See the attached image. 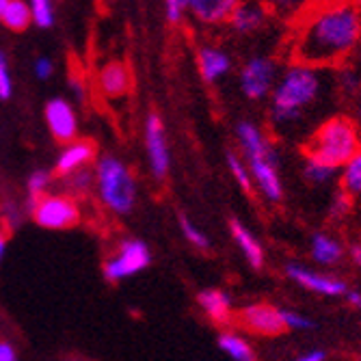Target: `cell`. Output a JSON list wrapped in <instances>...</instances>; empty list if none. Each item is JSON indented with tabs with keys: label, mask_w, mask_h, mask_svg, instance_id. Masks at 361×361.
Masks as SVG:
<instances>
[{
	"label": "cell",
	"mask_w": 361,
	"mask_h": 361,
	"mask_svg": "<svg viewBox=\"0 0 361 361\" xmlns=\"http://www.w3.org/2000/svg\"><path fill=\"white\" fill-rule=\"evenodd\" d=\"M95 186L100 192L102 204L123 216L130 214L137 206V182L135 176L123 162L115 156H104L97 162L95 169Z\"/></svg>",
	"instance_id": "5b68a950"
},
{
	"label": "cell",
	"mask_w": 361,
	"mask_h": 361,
	"mask_svg": "<svg viewBox=\"0 0 361 361\" xmlns=\"http://www.w3.org/2000/svg\"><path fill=\"white\" fill-rule=\"evenodd\" d=\"M279 312H281V320L286 324V329H301V331L316 329V322L299 312H294V310H279Z\"/></svg>",
	"instance_id": "d6a6232c"
},
{
	"label": "cell",
	"mask_w": 361,
	"mask_h": 361,
	"mask_svg": "<svg viewBox=\"0 0 361 361\" xmlns=\"http://www.w3.org/2000/svg\"><path fill=\"white\" fill-rule=\"evenodd\" d=\"M294 361H326V353H324V350H320V348H316V350H310V353H305V355L297 357Z\"/></svg>",
	"instance_id": "f35d334b"
},
{
	"label": "cell",
	"mask_w": 361,
	"mask_h": 361,
	"mask_svg": "<svg viewBox=\"0 0 361 361\" xmlns=\"http://www.w3.org/2000/svg\"><path fill=\"white\" fill-rule=\"evenodd\" d=\"M286 275L290 279L297 281L301 288L322 294V297H340V294L348 292L346 281L334 277V275H324V273H316L312 269H305L301 264H288L286 267Z\"/></svg>",
	"instance_id": "8fae6325"
},
{
	"label": "cell",
	"mask_w": 361,
	"mask_h": 361,
	"mask_svg": "<svg viewBox=\"0 0 361 361\" xmlns=\"http://www.w3.org/2000/svg\"><path fill=\"white\" fill-rule=\"evenodd\" d=\"M180 229H182V234H184V238L192 245V247H197V249H202V251H206V249H210V240H208V236L202 232L200 227H197L186 214H180Z\"/></svg>",
	"instance_id": "484cf974"
},
{
	"label": "cell",
	"mask_w": 361,
	"mask_h": 361,
	"mask_svg": "<svg viewBox=\"0 0 361 361\" xmlns=\"http://www.w3.org/2000/svg\"><path fill=\"white\" fill-rule=\"evenodd\" d=\"M130 72L121 61H111L106 63L100 72V87L109 97H121L130 91Z\"/></svg>",
	"instance_id": "d6986e66"
},
{
	"label": "cell",
	"mask_w": 361,
	"mask_h": 361,
	"mask_svg": "<svg viewBox=\"0 0 361 361\" xmlns=\"http://www.w3.org/2000/svg\"><path fill=\"white\" fill-rule=\"evenodd\" d=\"M359 147L361 143H359L357 126L353 123L350 117L338 115V117L326 119L312 135L305 147V154H307V160L320 162V165L338 171L357 154Z\"/></svg>",
	"instance_id": "277c9868"
},
{
	"label": "cell",
	"mask_w": 361,
	"mask_h": 361,
	"mask_svg": "<svg viewBox=\"0 0 361 361\" xmlns=\"http://www.w3.org/2000/svg\"><path fill=\"white\" fill-rule=\"evenodd\" d=\"M28 210L44 229H72L80 223V208L70 195H42L28 202Z\"/></svg>",
	"instance_id": "8992f818"
},
{
	"label": "cell",
	"mask_w": 361,
	"mask_h": 361,
	"mask_svg": "<svg viewBox=\"0 0 361 361\" xmlns=\"http://www.w3.org/2000/svg\"><path fill=\"white\" fill-rule=\"evenodd\" d=\"M28 7H30V16L32 22L42 28L52 26L54 22V11H52V3L50 0H28Z\"/></svg>",
	"instance_id": "f1b7e54d"
},
{
	"label": "cell",
	"mask_w": 361,
	"mask_h": 361,
	"mask_svg": "<svg viewBox=\"0 0 361 361\" xmlns=\"http://www.w3.org/2000/svg\"><path fill=\"white\" fill-rule=\"evenodd\" d=\"M240 0H184V7L204 24H221L229 20Z\"/></svg>",
	"instance_id": "5bb4252c"
},
{
	"label": "cell",
	"mask_w": 361,
	"mask_h": 361,
	"mask_svg": "<svg viewBox=\"0 0 361 361\" xmlns=\"http://www.w3.org/2000/svg\"><path fill=\"white\" fill-rule=\"evenodd\" d=\"M11 93H13V82H11V74H9L7 54L0 52V100H9Z\"/></svg>",
	"instance_id": "836d02e7"
},
{
	"label": "cell",
	"mask_w": 361,
	"mask_h": 361,
	"mask_svg": "<svg viewBox=\"0 0 361 361\" xmlns=\"http://www.w3.org/2000/svg\"><path fill=\"white\" fill-rule=\"evenodd\" d=\"M197 305L204 310V314L216 322V324H227L232 320V299L229 294L219 290V288H208L197 294Z\"/></svg>",
	"instance_id": "9a60e30c"
},
{
	"label": "cell",
	"mask_w": 361,
	"mask_h": 361,
	"mask_svg": "<svg viewBox=\"0 0 361 361\" xmlns=\"http://www.w3.org/2000/svg\"><path fill=\"white\" fill-rule=\"evenodd\" d=\"M46 123L50 128V135L59 143H72L78 135V119L74 106L63 97H54L46 104Z\"/></svg>",
	"instance_id": "7c38bea8"
},
{
	"label": "cell",
	"mask_w": 361,
	"mask_h": 361,
	"mask_svg": "<svg viewBox=\"0 0 361 361\" xmlns=\"http://www.w3.org/2000/svg\"><path fill=\"white\" fill-rule=\"evenodd\" d=\"M52 72H54V65H52V61H50V59L42 56V59H37V61H35V74H37V78L48 80V78L52 76Z\"/></svg>",
	"instance_id": "e575fe53"
},
{
	"label": "cell",
	"mask_w": 361,
	"mask_h": 361,
	"mask_svg": "<svg viewBox=\"0 0 361 361\" xmlns=\"http://www.w3.org/2000/svg\"><path fill=\"white\" fill-rule=\"evenodd\" d=\"M229 232H232V238L236 240L238 249L247 257L251 269H262V267H264V249H262L259 240L249 232V229L238 219L229 221Z\"/></svg>",
	"instance_id": "e0dca14e"
},
{
	"label": "cell",
	"mask_w": 361,
	"mask_h": 361,
	"mask_svg": "<svg viewBox=\"0 0 361 361\" xmlns=\"http://www.w3.org/2000/svg\"><path fill=\"white\" fill-rule=\"evenodd\" d=\"M338 89L342 91L344 97H355L361 91V72L355 68H342L338 72V80H336Z\"/></svg>",
	"instance_id": "d4e9b609"
},
{
	"label": "cell",
	"mask_w": 361,
	"mask_h": 361,
	"mask_svg": "<svg viewBox=\"0 0 361 361\" xmlns=\"http://www.w3.org/2000/svg\"><path fill=\"white\" fill-rule=\"evenodd\" d=\"M72 361H85V359H72Z\"/></svg>",
	"instance_id": "f6af8a7d"
},
{
	"label": "cell",
	"mask_w": 361,
	"mask_h": 361,
	"mask_svg": "<svg viewBox=\"0 0 361 361\" xmlns=\"http://www.w3.org/2000/svg\"><path fill=\"white\" fill-rule=\"evenodd\" d=\"M232 70V59H229L227 52L214 48V46H204L200 50V72L204 76L206 82H216L223 76L229 74Z\"/></svg>",
	"instance_id": "2e32d148"
},
{
	"label": "cell",
	"mask_w": 361,
	"mask_h": 361,
	"mask_svg": "<svg viewBox=\"0 0 361 361\" xmlns=\"http://www.w3.org/2000/svg\"><path fill=\"white\" fill-rule=\"evenodd\" d=\"M346 299H348V303H350L355 310H361V292H359V290H348V292H346Z\"/></svg>",
	"instance_id": "60d3db41"
},
{
	"label": "cell",
	"mask_w": 361,
	"mask_h": 361,
	"mask_svg": "<svg viewBox=\"0 0 361 361\" xmlns=\"http://www.w3.org/2000/svg\"><path fill=\"white\" fill-rule=\"evenodd\" d=\"M361 42V5L326 3L310 9L294 32L292 56L318 70L336 68Z\"/></svg>",
	"instance_id": "6da1fadb"
},
{
	"label": "cell",
	"mask_w": 361,
	"mask_h": 361,
	"mask_svg": "<svg viewBox=\"0 0 361 361\" xmlns=\"http://www.w3.org/2000/svg\"><path fill=\"white\" fill-rule=\"evenodd\" d=\"M229 22H232V28L243 32V35L253 32L267 22V9L257 0H245V3H238L234 13L229 16Z\"/></svg>",
	"instance_id": "ac0fdd59"
},
{
	"label": "cell",
	"mask_w": 361,
	"mask_h": 361,
	"mask_svg": "<svg viewBox=\"0 0 361 361\" xmlns=\"http://www.w3.org/2000/svg\"><path fill=\"white\" fill-rule=\"evenodd\" d=\"M348 255H350V262H353L355 267H361V243L353 245V247L348 249Z\"/></svg>",
	"instance_id": "b9f144b4"
},
{
	"label": "cell",
	"mask_w": 361,
	"mask_h": 361,
	"mask_svg": "<svg viewBox=\"0 0 361 361\" xmlns=\"http://www.w3.org/2000/svg\"><path fill=\"white\" fill-rule=\"evenodd\" d=\"M334 3H348V5H361V0H334Z\"/></svg>",
	"instance_id": "ee69618b"
},
{
	"label": "cell",
	"mask_w": 361,
	"mask_h": 361,
	"mask_svg": "<svg viewBox=\"0 0 361 361\" xmlns=\"http://www.w3.org/2000/svg\"><path fill=\"white\" fill-rule=\"evenodd\" d=\"M216 342H219V348H221L227 357H232L234 361H255V353H253L251 344H249L245 338L236 336V334L225 331V334L219 336Z\"/></svg>",
	"instance_id": "7402d4cb"
},
{
	"label": "cell",
	"mask_w": 361,
	"mask_h": 361,
	"mask_svg": "<svg viewBox=\"0 0 361 361\" xmlns=\"http://www.w3.org/2000/svg\"><path fill=\"white\" fill-rule=\"evenodd\" d=\"M340 182H342V190L348 192L350 197H359L361 195V147L342 167Z\"/></svg>",
	"instance_id": "603a6c76"
},
{
	"label": "cell",
	"mask_w": 361,
	"mask_h": 361,
	"mask_svg": "<svg viewBox=\"0 0 361 361\" xmlns=\"http://www.w3.org/2000/svg\"><path fill=\"white\" fill-rule=\"evenodd\" d=\"M52 182V176L44 169H37V171H32L28 182H26V190H28V202H35L39 200L42 195H46V188L50 186Z\"/></svg>",
	"instance_id": "f546056e"
},
{
	"label": "cell",
	"mask_w": 361,
	"mask_h": 361,
	"mask_svg": "<svg viewBox=\"0 0 361 361\" xmlns=\"http://www.w3.org/2000/svg\"><path fill=\"white\" fill-rule=\"evenodd\" d=\"M303 176L310 184H326L329 180H334L336 176V169L331 167H324L320 162H314V160H305V167H303Z\"/></svg>",
	"instance_id": "4dcf8cb0"
},
{
	"label": "cell",
	"mask_w": 361,
	"mask_h": 361,
	"mask_svg": "<svg viewBox=\"0 0 361 361\" xmlns=\"http://www.w3.org/2000/svg\"><path fill=\"white\" fill-rule=\"evenodd\" d=\"M238 322L245 326L247 331L255 334V336H281L286 334V324L281 320V312L279 307H273L269 303H253L247 305L243 310H238Z\"/></svg>",
	"instance_id": "30bf717a"
},
{
	"label": "cell",
	"mask_w": 361,
	"mask_h": 361,
	"mask_svg": "<svg viewBox=\"0 0 361 361\" xmlns=\"http://www.w3.org/2000/svg\"><path fill=\"white\" fill-rule=\"evenodd\" d=\"M257 3L267 11H273L279 16H294L307 5V0H257Z\"/></svg>",
	"instance_id": "83f0119b"
},
{
	"label": "cell",
	"mask_w": 361,
	"mask_h": 361,
	"mask_svg": "<svg viewBox=\"0 0 361 361\" xmlns=\"http://www.w3.org/2000/svg\"><path fill=\"white\" fill-rule=\"evenodd\" d=\"M236 137L247 160L251 180L259 186L262 195L269 202H281L283 184L277 171V156L271 141L262 135V130L251 121H240L236 126Z\"/></svg>",
	"instance_id": "3957f363"
},
{
	"label": "cell",
	"mask_w": 361,
	"mask_h": 361,
	"mask_svg": "<svg viewBox=\"0 0 361 361\" xmlns=\"http://www.w3.org/2000/svg\"><path fill=\"white\" fill-rule=\"evenodd\" d=\"M167 5V18L169 22H180L182 9H184V0H165Z\"/></svg>",
	"instance_id": "d590c367"
},
{
	"label": "cell",
	"mask_w": 361,
	"mask_h": 361,
	"mask_svg": "<svg viewBox=\"0 0 361 361\" xmlns=\"http://www.w3.org/2000/svg\"><path fill=\"white\" fill-rule=\"evenodd\" d=\"M0 361H18V353L9 342H0Z\"/></svg>",
	"instance_id": "8d00e7d4"
},
{
	"label": "cell",
	"mask_w": 361,
	"mask_h": 361,
	"mask_svg": "<svg viewBox=\"0 0 361 361\" xmlns=\"http://www.w3.org/2000/svg\"><path fill=\"white\" fill-rule=\"evenodd\" d=\"M324 85V70L294 61L283 70L271 91V119L277 126L297 123L318 100Z\"/></svg>",
	"instance_id": "7a4b0ae2"
},
{
	"label": "cell",
	"mask_w": 361,
	"mask_h": 361,
	"mask_svg": "<svg viewBox=\"0 0 361 361\" xmlns=\"http://www.w3.org/2000/svg\"><path fill=\"white\" fill-rule=\"evenodd\" d=\"M61 180H63V186H65V190H68V192L82 195V192H87L91 188V184L95 182V176L85 167V169H78L72 176L61 178Z\"/></svg>",
	"instance_id": "4316f807"
},
{
	"label": "cell",
	"mask_w": 361,
	"mask_h": 361,
	"mask_svg": "<svg viewBox=\"0 0 361 361\" xmlns=\"http://www.w3.org/2000/svg\"><path fill=\"white\" fill-rule=\"evenodd\" d=\"M152 262V251L143 240L128 238L123 240L117 251L104 262V279L109 283H119L128 277H133L141 271H145Z\"/></svg>",
	"instance_id": "52a82bcc"
},
{
	"label": "cell",
	"mask_w": 361,
	"mask_h": 361,
	"mask_svg": "<svg viewBox=\"0 0 361 361\" xmlns=\"http://www.w3.org/2000/svg\"><path fill=\"white\" fill-rule=\"evenodd\" d=\"M93 158H95V145L91 141H72L59 154L52 178H59V180L68 178L74 171L85 169Z\"/></svg>",
	"instance_id": "4fadbf2b"
},
{
	"label": "cell",
	"mask_w": 361,
	"mask_h": 361,
	"mask_svg": "<svg viewBox=\"0 0 361 361\" xmlns=\"http://www.w3.org/2000/svg\"><path fill=\"white\" fill-rule=\"evenodd\" d=\"M227 167H229V171H232L234 180L238 182V186H240L245 192H251V190H253L251 173H249V169H247V165H245V160H243L238 154L227 152Z\"/></svg>",
	"instance_id": "cb8c5ba5"
},
{
	"label": "cell",
	"mask_w": 361,
	"mask_h": 361,
	"mask_svg": "<svg viewBox=\"0 0 361 361\" xmlns=\"http://www.w3.org/2000/svg\"><path fill=\"white\" fill-rule=\"evenodd\" d=\"M145 147H147V160H149V169L154 178L160 182L165 180L169 173V145H167V135H165V126L158 113H149L145 121Z\"/></svg>",
	"instance_id": "9c48e42d"
},
{
	"label": "cell",
	"mask_w": 361,
	"mask_h": 361,
	"mask_svg": "<svg viewBox=\"0 0 361 361\" xmlns=\"http://www.w3.org/2000/svg\"><path fill=\"white\" fill-rule=\"evenodd\" d=\"M353 210V197L348 192H344L342 188L334 195V200H331V208H329V219L331 221H344Z\"/></svg>",
	"instance_id": "1f68e13d"
},
{
	"label": "cell",
	"mask_w": 361,
	"mask_h": 361,
	"mask_svg": "<svg viewBox=\"0 0 361 361\" xmlns=\"http://www.w3.org/2000/svg\"><path fill=\"white\" fill-rule=\"evenodd\" d=\"M32 16L26 0H0V24L9 30L22 32L30 26Z\"/></svg>",
	"instance_id": "ffe728a7"
},
{
	"label": "cell",
	"mask_w": 361,
	"mask_h": 361,
	"mask_svg": "<svg viewBox=\"0 0 361 361\" xmlns=\"http://www.w3.org/2000/svg\"><path fill=\"white\" fill-rule=\"evenodd\" d=\"M5 251H7V238L3 232H0V262H3V257H5Z\"/></svg>",
	"instance_id": "7bdbcfd3"
},
{
	"label": "cell",
	"mask_w": 361,
	"mask_h": 361,
	"mask_svg": "<svg viewBox=\"0 0 361 361\" xmlns=\"http://www.w3.org/2000/svg\"><path fill=\"white\" fill-rule=\"evenodd\" d=\"M5 219L9 221V225H18L20 223V210L18 206H5Z\"/></svg>",
	"instance_id": "ab89813d"
},
{
	"label": "cell",
	"mask_w": 361,
	"mask_h": 361,
	"mask_svg": "<svg viewBox=\"0 0 361 361\" xmlns=\"http://www.w3.org/2000/svg\"><path fill=\"white\" fill-rule=\"evenodd\" d=\"M277 80V65L269 56H253L240 70V89L249 100L267 97Z\"/></svg>",
	"instance_id": "ba28073f"
},
{
	"label": "cell",
	"mask_w": 361,
	"mask_h": 361,
	"mask_svg": "<svg viewBox=\"0 0 361 361\" xmlns=\"http://www.w3.org/2000/svg\"><path fill=\"white\" fill-rule=\"evenodd\" d=\"M342 255H344V249L336 238L326 236V234L312 236V257H314V262H318V264H322V267L338 264Z\"/></svg>",
	"instance_id": "44dd1931"
},
{
	"label": "cell",
	"mask_w": 361,
	"mask_h": 361,
	"mask_svg": "<svg viewBox=\"0 0 361 361\" xmlns=\"http://www.w3.org/2000/svg\"><path fill=\"white\" fill-rule=\"evenodd\" d=\"M353 100H355V104H353V123L357 126V130H359V133H361V91L353 97Z\"/></svg>",
	"instance_id": "74e56055"
}]
</instances>
